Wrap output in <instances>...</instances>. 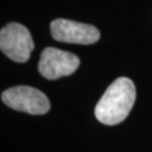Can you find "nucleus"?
Here are the masks:
<instances>
[{
  "label": "nucleus",
  "mask_w": 152,
  "mask_h": 152,
  "mask_svg": "<svg viewBox=\"0 0 152 152\" xmlns=\"http://www.w3.org/2000/svg\"><path fill=\"white\" fill-rule=\"evenodd\" d=\"M52 37L64 43L90 45L98 42L100 33L97 27L69 19H54L50 25Z\"/></svg>",
  "instance_id": "39448f33"
},
{
  "label": "nucleus",
  "mask_w": 152,
  "mask_h": 152,
  "mask_svg": "<svg viewBox=\"0 0 152 152\" xmlns=\"http://www.w3.org/2000/svg\"><path fill=\"white\" fill-rule=\"evenodd\" d=\"M136 97L135 86L129 78L116 79L95 107V116L105 125H117L129 116Z\"/></svg>",
  "instance_id": "f257e3e1"
},
{
  "label": "nucleus",
  "mask_w": 152,
  "mask_h": 152,
  "mask_svg": "<svg viewBox=\"0 0 152 152\" xmlns=\"http://www.w3.org/2000/svg\"><path fill=\"white\" fill-rule=\"evenodd\" d=\"M0 49L12 61L24 63L29 59L34 50L32 35L22 24L10 23L1 28Z\"/></svg>",
  "instance_id": "7ed1b4c3"
},
{
  "label": "nucleus",
  "mask_w": 152,
  "mask_h": 152,
  "mask_svg": "<svg viewBox=\"0 0 152 152\" xmlns=\"http://www.w3.org/2000/svg\"><path fill=\"white\" fill-rule=\"evenodd\" d=\"M79 64L80 60L76 54L55 48H46L41 53L38 72L48 80H56L72 75Z\"/></svg>",
  "instance_id": "20e7f679"
},
{
  "label": "nucleus",
  "mask_w": 152,
  "mask_h": 152,
  "mask_svg": "<svg viewBox=\"0 0 152 152\" xmlns=\"http://www.w3.org/2000/svg\"><path fill=\"white\" fill-rule=\"evenodd\" d=\"M1 99L8 107L32 115L46 114L51 107L44 92L28 86L9 88L1 94Z\"/></svg>",
  "instance_id": "f03ea898"
}]
</instances>
